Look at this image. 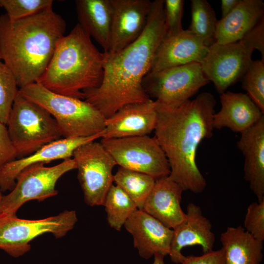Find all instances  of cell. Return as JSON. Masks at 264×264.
<instances>
[{
	"mask_svg": "<svg viewBox=\"0 0 264 264\" xmlns=\"http://www.w3.org/2000/svg\"><path fill=\"white\" fill-rule=\"evenodd\" d=\"M16 157V152L9 137L7 127L0 123V169Z\"/></svg>",
	"mask_w": 264,
	"mask_h": 264,
	"instance_id": "obj_33",
	"label": "cell"
},
{
	"mask_svg": "<svg viewBox=\"0 0 264 264\" xmlns=\"http://www.w3.org/2000/svg\"><path fill=\"white\" fill-rule=\"evenodd\" d=\"M191 8V22L188 29L199 37L207 47L216 43L218 20L211 5L206 0H192Z\"/></svg>",
	"mask_w": 264,
	"mask_h": 264,
	"instance_id": "obj_26",
	"label": "cell"
},
{
	"mask_svg": "<svg viewBox=\"0 0 264 264\" xmlns=\"http://www.w3.org/2000/svg\"><path fill=\"white\" fill-rule=\"evenodd\" d=\"M0 60H1V59H0Z\"/></svg>",
	"mask_w": 264,
	"mask_h": 264,
	"instance_id": "obj_39",
	"label": "cell"
},
{
	"mask_svg": "<svg viewBox=\"0 0 264 264\" xmlns=\"http://www.w3.org/2000/svg\"><path fill=\"white\" fill-rule=\"evenodd\" d=\"M78 218L74 210L39 220H26L16 215L0 213V249L19 258L31 249L30 242L45 233L60 239L72 230Z\"/></svg>",
	"mask_w": 264,
	"mask_h": 264,
	"instance_id": "obj_7",
	"label": "cell"
},
{
	"mask_svg": "<svg viewBox=\"0 0 264 264\" xmlns=\"http://www.w3.org/2000/svg\"><path fill=\"white\" fill-rule=\"evenodd\" d=\"M154 260L153 264H165L164 258L165 256L160 254H155L154 255Z\"/></svg>",
	"mask_w": 264,
	"mask_h": 264,
	"instance_id": "obj_37",
	"label": "cell"
},
{
	"mask_svg": "<svg viewBox=\"0 0 264 264\" xmlns=\"http://www.w3.org/2000/svg\"><path fill=\"white\" fill-rule=\"evenodd\" d=\"M241 134L237 146L244 157V178L260 202L264 200V116Z\"/></svg>",
	"mask_w": 264,
	"mask_h": 264,
	"instance_id": "obj_20",
	"label": "cell"
},
{
	"mask_svg": "<svg viewBox=\"0 0 264 264\" xmlns=\"http://www.w3.org/2000/svg\"><path fill=\"white\" fill-rule=\"evenodd\" d=\"M263 18V0H241L230 14L218 21L216 43L222 44L241 40Z\"/></svg>",
	"mask_w": 264,
	"mask_h": 264,
	"instance_id": "obj_22",
	"label": "cell"
},
{
	"mask_svg": "<svg viewBox=\"0 0 264 264\" xmlns=\"http://www.w3.org/2000/svg\"><path fill=\"white\" fill-rule=\"evenodd\" d=\"M220 100L221 109L213 115L214 129L226 127L233 132L241 133L264 116L247 94L225 91L221 94Z\"/></svg>",
	"mask_w": 264,
	"mask_h": 264,
	"instance_id": "obj_21",
	"label": "cell"
},
{
	"mask_svg": "<svg viewBox=\"0 0 264 264\" xmlns=\"http://www.w3.org/2000/svg\"><path fill=\"white\" fill-rule=\"evenodd\" d=\"M183 191L169 176L156 179L142 210L173 229L186 219L180 205Z\"/></svg>",
	"mask_w": 264,
	"mask_h": 264,
	"instance_id": "obj_19",
	"label": "cell"
},
{
	"mask_svg": "<svg viewBox=\"0 0 264 264\" xmlns=\"http://www.w3.org/2000/svg\"><path fill=\"white\" fill-rule=\"evenodd\" d=\"M243 227L258 241L264 240V200L249 204L247 209Z\"/></svg>",
	"mask_w": 264,
	"mask_h": 264,
	"instance_id": "obj_32",
	"label": "cell"
},
{
	"mask_svg": "<svg viewBox=\"0 0 264 264\" xmlns=\"http://www.w3.org/2000/svg\"><path fill=\"white\" fill-rule=\"evenodd\" d=\"M165 33L164 0L152 1L146 28L133 43L116 52H104L103 77L84 100L107 119L123 106L151 99L142 87Z\"/></svg>",
	"mask_w": 264,
	"mask_h": 264,
	"instance_id": "obj_1",
	"label": "cell"
},
{
	"mask_svg": "<svg viewBox=\"0 0 264 264\" xmlns=\"http://www.w3.org/2000/svg\"><path fill=\"white\" fill-rule=\"evenodd\" d=\"M209 81L204 76L200 63H193L149 72L142 87L151 99L164 106L179 107Z\"/></svg>",
	"mask_w": 264,
	"mask_h": 264,
	"instance_id": "obj_8",
	"label": "cell"
},
{
	"mask_svg": "<svg viewBox=\"0 0 264 264\" xmlns=\"http://www.w3.org/2000/svg\"><path fill=\"white\" fill-rule=\"evenodd\" d=\"M6 125L18 158L29 155L62 136L54 118L19 92Z\"/></svg>",
	"mask_w": 264,
	"mask_h": 264,
	"instance_id": "obj_6",
	"label": "cell"
},
{
	"mask_svg": "<svg viewBox=\"0 0 264 264\" xmlns=\"http://www.w3.org/2000/svg\"><path fill=\"white\" fill-rule=\"evenodd\" d=\"M19 89L12 72L0 60V123L6 125Z\"/></svg>",
	"mask_w": 264,
	"mask_h": 264,
	"instance_id": "obj_29",
	"label": "cell"
},
{
	"mask_svg": "<svg viewBox=\"0 0 264 264\" xmlns=\"http://www.w3.org/2000/svg\"><path fill=\"white\" fill-rule=\"evenodd\" d=\"M186 219L173 229L169 255L172 262L181 264L185 256L182 249L187 246L200 245L203 253L213 250L215 236L209 220L205 217L201 208L193 203L187 206Z\"/></svg>",
	"mask_w": 264,
	"mask_h": 264,
	"instance_id": "obj_17",
	"label": "cell"
},
{
	"mask_svg": "<svg viewBox=\"0 0 264 264\" xmlns=\"http://www.w3.org/2000/svg\"><path fill=\"white\" fill-rule=\"evenodd\" d=\"M100 143L121 167L146 174L154 179L170 174L168 159L155 136L101 138Z\"/></svg>",
	"mask_w": 264,
	"mask_h": 264,
	"instance_id": "obj_10",
	"label": "cell"
},
{
	"mask_svg": "<svg viewBox=\"0 0 264 264\" xmlns=\"http://www.w3.org/2000/svg\"><path fill=\"white\" fill-rule=\"evenodd\" d=\"M133 238L139 256L148 260L155 254H169L173 230L143 210L136 209L124 224Z\"/></svg>",
	"mask_w": 264,
	"mask_h": 264,
	"instance_id": "obj_15",
	"label": "cell"
},
{
	"mask_svg": "<svg viewBox=\"0 0 264 264\" xmlns=\"http://www.w3.org/2000/svg\"><path fill=\"white\" fill-rule=\"evenodd\" d=\"M241 79L242 88L264 112V62L261 60H252Z\"/></svg>",
	"mask_w": 264,
	"mask_h": 264,
	"instance_id": "obj_28",
	"label": "cell"
},
{
	"mask_svg": "<svg viewBox=\"0 0 264 264\" xmlns=\"http://www.w3.org/2000/svg\"><path fill=\"white\" fill-rule=\"evenodd\" d=\"M103 61V53L77 23L59 41L37 82L54 93L84 100V92L102 82Z\"/></svg>",
	"mask_w": 264,
	"mask_h": 264,
	"instance_id": "obj_4",
	"label": "cell"
},
{
	"mask_svg": "<svg viewBox=\"0 0 264 264\" xmlns=\"http://www.w3.org/2000/svg\"><path fill=\"white\" fill-rule=\"evenodd\" d=\"M225 264H260L263 242L257 240L241 225L228 226L220 235Z\"/></svg>",
	"mask_w": 264,
	"mask_h": 264,
	"instance_id": "obj_24",
	"label": "cell"
},
{
	"mask_svg": "<svg viewBox=\"0 0 264 264\" xmlns=\"http://www.w3.org/2000/svg\"><path fill=\"white\" fill-rule=\"evenodd\" d=\"M254 49L242 39L226 44L215 43L200 63L207 80L222 94L241 79L252 61Z\"/></svg>",
	"mask_w": 264,
	"mask_h": 264,
	"instance_id": "obj_12",
	"label": "cell"
},
{
	"mask_svg": "<svg viewBox=\"0 0 264 264\" xmlns=\"http://www.w3.org/2000/svg\"><path fill=\"white\" fill-rule=\"evenodd\" d=\"M157 114L154 101L126 105L106 119L101 138L147 135L154 131Z\"/></svg>",
	"mask_w": 264,
	"mask_h": 264,
	"instance_id": "obj_16",
	"label": "cell"
},
{
	"mask_svg": "<svg viewBox=\"0 0 264 264\" xmlns=\"http://www.w3.org/2000/svg\"><path fill=\"white\" fill-rule=\"evenodd\" d=\"M241 0H221V10L222 18L230 14L239 4Z\"/></svg>",
	"mask_w": 264,
	"mask_h": 264,
	"instance_id": "obj_36",
	"label": "cell"
},
{
	"mask_svg": "<svg viewBox=\"0 0 264 264\" xmlns=\"http://www.w3.org/2000/svg\"><path fill=\"white\" fill-rule=\"evenodd\" d=\"M53 3L52 0H0V6L10 20L16 21L52 7Z\"/></svg>",
	"mask_w": 264,
	"mask_h": 264,
	"instance_id": "obj_30",
	"label": "cell"
},
{
	"mask_svg": "<svg viewBox=\"0 0 264 264\" xmlns=\"http://www.w3.org/2000/svg\"><path fill=\"white\" fill-rule=\"evenodd\" d=\"M112 21L108 52L119 51L136 41L144 31L152 1L150 0H110Z\"/></svg>",
	"mask_w": 264,
	"mask_h": 264,
	"instance_id": "obj_13",
	"label": "cell"
},
{
	"mask_svg": "<svg viewBox=\"0 0 264 264\" xmlns=\"http://www.w3.org/2000/svg\"><path fill=\"white\" fill-rule=\"evenodd\" d=\"M184 4L183 0H164V36H176L184 30L181 23Z\"/></svg>",
	"mask_w": 264,
	"mask_h": 264,
	"instance_id": "obj_31",
	"label": "cell"
},
{
	"mask_svg": "<svg viewBox=\"0 0 264 264\" xmlns=\"http://www.w3.org/2000/svg\"><path fill=\"white\" fill-rule=\"evenodd\" d=\"M19 93L46 110L64 138L88 137L104 132L106 118L84 100L54 93L38 82L20 88Z\"/></svg>",
	"mask_w": 264,
	"mask_h": 264,
	"instance_id": "obj_5",
	"label": "cell"
},
{
	"mask_svg": "<svg viewBox=\"0 0 264 264\" xmlns=\"http://www.w3.org/2000/svg\"><path fill=\"white\" fill-rule=\"evenodd\" d=\"M208 47L188 29L178 35L164 36L156 53L149 72L193 63H200Z\"/></svg>",
	"mask_w": 264,
	"mask_h": 264,
	"instance_id": "obj_18",
	"label": "cell"
},
{
	"mask_svg": "<svg viewBox=\"0 0 264 264\" xmlns=\"http://www.w3.org/2000/svg\"><path fill=\"white\" fill-rule=\"evenodd\" d=\"M2 196H3L1 194V192L0 190V213H1V210H0V208H1V202Z\"/></svg>",
	"mask_w": 264,
	"mask_h": 264,
	"instance_id": "obj_38",
	"label": "cell"
},
{
	"mask_svg": "<svg viewBox=\"0 0 264 264\" xmlns=\"http://www.w3.org/2000/svg\"><path fill=\"white\" fill-rule=\"evenodd\" d=\"M75 169V161L71 158L51 167L37 163L26 167L18 176L10 192L2 196L1 213L16 215L18 210L28 201H42L56 196L58 192L55 185L58 180L65 173Z\"/></svg>",
	"mask_w": 264,
	"mask_h": 264,
	"instance_id": "obj_9",
	"label": "cell"
},
{
	"mask_svg": "<svg viewBox=\"0 0 264 264\" xmlns=\"http://www.w3.org/2000/svg\"><path fill=\"white\" fill-rule=\"evenodd\" d=\"M254 50L261 53L264 62V18L262 19L242 39Z\"/></svg>",
	"mask_w": 264,
	"mask_h": 264,
	"instance_id": "obj_34",
	"label": "cell"
},
{
	"mask_svg": "<svg viewBox=\"0 0 264 264\" xmlns=\"http://www.w3.org/2000/svg\"><path fill=\"white\" fill-rule=\"evenodd\" d=\"M155 179L146 174L119 167L113 175V182L142 210Z\"/></svg>",
	"mask_w": 264,
	"mask_h": 264,
	"instance_id": "obj_25",
	"label": "cell"
},
{
	"mask_svg": "<svg viewBox=\"0 0 264 264\" xmlns=\"http://www.w3.org/2000/svg\"><path fill=\"white\" fill-rule=\"evenodd\" d=\"M104 132L91 136L64 138L52 142L27 156L15 159L0 169V190L11 191L20 173L26 167L37 163H47L72 156L74 151L80 146L102 138Z\"/></svg>",
	"mask_w": 264,
	"mask_h": 264,
	"instance_id": "obj_14",
	"label": "cell"
},
{
	"mask_svg": "<svg viewBox=\"0 0 264 264\" xmlns=\"http://www.w3.org/2000/svg\"><path fill=\"white\" fill-rule=\"evenodd\" d=\"M66 23L52 7L12 21L0 16V56L19 88L37 82L46 68Z\"/></svg>",
	"mask_w": 264,
	"mask_h": 264,
	"instance_id": "obj_3",
	"label": "cell"
},
{
	"mask_svg": "<svg viewBox=\"0 0 264 264\" xmlns=\"http://www.w3.org/2000/svg\"><path fill=\"white\" fill-rule=\"evenodd\" d=\"M72 156L85 203L90 206L103 205L113 182L115 161L102 144L95 141L79 147Z\"/></svg>",
	"mask_w": 264,
	"mask_h": 264,
	"instance_id": "obj_11",
	"label": "cell"
},
{
	"mask_svg": "<svg viewBox=\"0 0 264 264\" xmlns=\"http://www.w3.org/2000/svg\"><path fill=\"white\" fill-rule=\"evenodd\" d=\"M103 205L110 226L120 231L132 213L137 209L135 203L117 185L112 184L105 198Z\"/></svg>",
	"mask_w": 264,
	"mask_h": 264,
	"instance_id": "obj_27",
	"label": "cell"
},
{
	"mask_svg": "<svg viewBox=\"0 0 264 264\" xmlns=\"http://www.w3.org/2000/svg\"><path fill=\"white\" fill-rule=\"evenodd\" d=\"M75 7L78 23L108 52L113 14L110 0H77Z\"/></svg>",
	"mask_w": 264,
	"mask_h": 264,
	"instance_id": "obj_23",
	"label": "cell"
},
{
	"mask_svg": "<svg viewBox=\"0 0 264 264\" xmlns=\"http://www.w3.org/2000/svg\"><path fill=\"white\" fill-rule=\"evenodd\" d=\"M181 264H225L224 251L221 249L203 253L201 256H185Z\"/></svg>",
	"mask_w": 264,
	"mask_h": 264,
	"instance_id": "obj_35",
	"label": "cell"
},
{
	"mask_svg": "<svg viewBox=\"0 0 264 264\" xmlns=\"http://www.w3.org/2000/svg\"><path fill=\"white\" fill-rule=\"evenodd\" d=\"M154 102L157 114L154 136L169 161V177L183 191L202 192L206 181L197 165L196 153L200 142L213 135L216 104L213 95L202 92L176 108Z\"/></svg>",
	"mask_w": 264,
	"mask_h": 264,
	"instance_id": "obj_2",
	"label": "cell"
}]
</instances>
